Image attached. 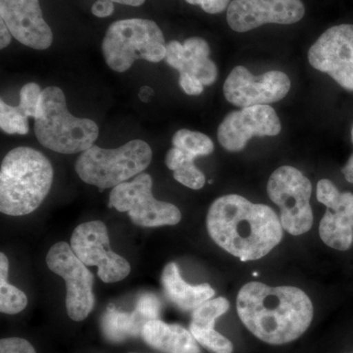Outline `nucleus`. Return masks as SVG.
<instances>
[{
    "mask_svg": "<svg viewBox=\"0 0 353 353\" xmlns=\"http://www.w3.org/2000/svg\"><path fill=\"white\" fill-rule=\"evenodd\" d=\"M146 322L136 310L132 313L120 312L110 305L102 317L101 329L108 341L120 343L141 336Z\"/></svg>",
    "mask_w": 353,
    "mask_h": 353,
    "instance_id": "aec40b11",
    "label": "nucleus"
},
{
    "mask_svg": "<svg viewBox=\"0 0 353 353\" xmlns=\"http://www.w3.org/2000/svg\"><path fill=\"white\" fill-rule=\"evenodd\" d=\"M290 90V81L284 72L269 71L254 77L243 66L232 70L223 87L227 101L241 108L274 103L284 99Z\"/></svg>",
    "mask_w": 353,
    "mask_h": 353,
    "instance_id": "f8f14e48",
    "label": "nucleus"
},
{
    "mask_svg": "<svg viewBox=\"0 0 353 353\" xmlns=\"http://www.w3.org/2000/svg\"><path fill=\"white\" fill-rule=\"evenodd\" d=\"M352 143H353V128H352Z\"/></svg>",
    "mask_w": 353,
    "mask_h": 353,
    "instance_id": "e433bc0d",
    "label": "nucleus"
},
{
    "mask_svg": "<svg viewBox=\"0 0 353 353\" xmlns=\"http://www.w3.org/2000/svg\"><path fill=\"white\" fill-rule=\"evenodd\" d=\"M185 48L183 68L179 73H189L196 77L203 85H211L217 80V66L209 58L210 48L201 38H190L183 43Z\"/></svg>",
    "mask_w": 353,
    "mask_h": 353,
    "instance_id": "6ab92c4d",
    "label": "nucleus"
},
{
    "mask_svg": "<svg viewBox=\"0 0 353 353\" xmlns=\"http://www.w3.org/2000/svg\"><path fill=\"white\" fill-rule=\"evenodd\" d=\"M230 303L225 297L209 299L192 311L190 331H215L218 318L229 310Z\"/></svg>",
    "mask_w": 353,
    "mask_h": 353,
    "instance_id": "5701e85b",
    "label": "nucleus"
},
{
    "mask_svg": "<svg viewBox=\"0 0 353 353\" xmlns=\"http://www.w3.org/2000/svg\"><path fill=\"white\" fill-rule=\"evenodd\" d=\"M188 3L192 4V6H201L202 0H185Z\"/></svg>",
    "mask_w": 353,
    "mask_h": 353,
    "instance_id": "c9c22d12",
    "label": "nucleus"
},
{
    "mask_svg": "<svg viewBox=\"0 0 353 353\" xmlns=\"http://www.w3.org/2000/svg\"><path fill=\"white\" fill-rule=\"evenodd\" d=\"M267 192L281 209V223L285 231L294 236L307 233L313 225L310 181L294 167L282 166L272 174Z\"/></svg>",
    "mask_w": 353,
    "mask_h": 353,
    "instance_id": "6e6552de",
    "label": "nucleus"
},
{
    "mask_svg": "<svg viewBox=\"0 0 353 353\" xmlns=\"http://www.w3.org/2000/svg\"><path fill=\"white\" fill-rule=\"evenodd\" d=\"M0 17L24 46L44 50L52 44V31L43 19L39 0H0Z\"/></svg>",
    "mask_w": 353,
    "mask_h": 353,
    "instance_id": "2eb2a0df",
    "label": "nucleus"
},
{
    "mask_svg": "<svg viewBox=\"0 0 353 353\" xmlns=\"http://www.w3.org/2000/svg\"><path fill=\"white\" fill-rule=\"evenodd\" d=\"M179 83H180L183 92L189 95L201 94L204 90L203 83L199 79L189 73H185V72L180 73Z\"/></svg>",
    "mask_w": 353,
    "mask_h": 353,
    "instance_id": "c756f323",
    "label": "nucleus"
},
{
    "mask_svg": "<svg viewBox=\"0 0 353 353\" xmlns=\"http://www.w3.org/2000/svg\"><path fill=\"white\" fill-rule=\"evenodd\" d=\"M174 148H179L190 157H208L214 152V143L206 134L183 129L176 132L172 139Z\"/></svg>",
    "mask_w": 353,
    "mask_h": 353,
    "instance_id": "b1692460",
    "label": "nucleus"
},
{
    "mask_svg": "<svg viewBox=\"0 0 353 353\" xmlns=\"http://www.w3.org/2000/svg\"><path fill=\"white\" fill-rule=\"evenodd\" d=\"M152 176L141 173L132 182L113 188L108 208L127 212L137 226L157 228L173 226L182 219L180 209L169 202L157 201L152 194Z\"/></svg>",
    "mask_w": 353,
    "mask_h": 353,
    "instance_id": "0eeeda50",
    "label": "nucleus"
},
{
    "mask_svg": "<svg viewBox=\"0 0 353 353\" xmlns=\"http://www.w3.org/2000/svg\"><path fill=\"white\" fill-rule=\"evenodd\" d=\"M114 11H115V6L111 0H97L92 6V13L95 17H109L112 15Z\"/></svg>",
    "mask_w": 353,
    "mask_h": 353,
    "instance_id": "7c9ffc66",
    "label": "nucleus"
},
{
    "mask_svg": "<svg viewBox=\"0 0 353 353\" xmlns=\"http://www.w3.org/2000/svg\"><path fill=\"white\" fill-rule=\"evenodd\" d=\"M152 160L150 145L143 139H132L118 148L92 145L77 159L75 169L83 183L105 190L143 173Z\"/></svg>",
    "mask_w": 353,
    "mask_h": 353,
    "instance_id": "39448f33",
    "label": "nucleus"
},
{
    "mask_svg": "<svg viewBox=\"0 0 353 353\" xmlns=\"http://www.w3.org/2000/svg\"><path fill=\"white\" fill-rule=\"evenodd\" d=\"M194 158L179 148H172L167 152L166 165L174 171L176 182L192 190H201L205 185V176L194 165Z\"/></svg>",
    "mask_w": 353,
    "mask_h": 353,
    "instance_id": "412c9836",
    "label": "nucleus"
},
{
    "mask_svg": "<svg viewBox=\"0 0 353 353\" xmlns=\"http://www.w3.org/2000/svg\"><path fill=\"white\" fill-rule=\"evenodd\" d=\"M324 205L327 211L320 222V238L330 248L345 252L353 243V194L339 192Z\"/></svg>",
    "mask_w": 353,
    "mask_h": 353,
    "instance_id": "dca6fc26",
    "label": "nucleus"
},
{
    "mask_svg": "<svg viewBox=\"0 0 353 353\" xmlns=\"http://www.w3.org/2000/svg\"><path fill=\"white\" fill-rule=\"evenodd\" d=\"M230 0H202L201 7L209 14L223 12L229 6Z\"/></svg>",
    "mask_w": 353,
    "mask_h": 353,
    "instance_id": "2f4dec72",
    "label": "nucleus"
},
{
    "mask_svg": "<svg viewBox=\"0 0 353 353\" xmlns=\"http://www.w3.org/2000/svg\"><path fill=\"white\" fill-rule=\"evenodd\" d=\"M281 130L280 119L271 106L255 105L228 114L218 128V141L228 152H238L253 137L277 136Z\"/></svg>",
    "mask_w": 353,
    "mask_h": 353,
    "instance_id": "4468645a",
    "label": "nucleus"
},
{
    "mask_svg": "<svg viewBox=\"0 0 353 353\" xmlns=\"http://www.w3.org/2000/svg\"><path fill=\"white\" fill-rule=\"evenodd\" d=\"M12 37L10 30L8 29L4 21L0 20V48L1 50L10 44Z\"/></svg>",
    "mask_w": 353,
    "mask_h": 353,
    "instance_id": "473e14b6",
    "label": "nucleus"
},
{
    "mask_svg": "<svg viewBox=\"0 0 353 353\" xmlns=\"http://www.w3.org/2000/svg\"><path fill=\"white\" fill-rule=\"evenodd\" d=\"M34 132L44 148L62 154H75L94 145L99 128L92 120L72 115L63 90L51 85L41 92Z\"/></svg>",
    "mask_w": 353,
    "mask_h": 353,
    "instance_id": "20e7f679",
    "label": "nucleus"
},
{
    "mask_svg": "<svg viewBox=\"0 0 353 353\" xmlns=\"http://www.w3.org/2000/svg\"><path fill=\"white\" fill-rule=\"evenodd\" d=\"M304 14L301 0H233L227 21L233 31L245 32L265 24H294Z\"/></svg>",
    "mask_w": 353,
    "mask_h": 353,
    "instance_id": "ddd939ff",
    "label": "nucleus"
},
{
    "mask_svg": "<svg viewBox=\"0 0 353 353\" xmlns=\"http://www.w3.org/2000/svg\"><path fill=\"white\" fill-rule=\"evenodd\" d=\"M160 309H161V304L159 299L153 294H146L139 297L136 311L146 321H150V320L158 319Z\"/></svg>",
    "mask_w": 353,
    "mask_h": 353,
    "instance_id": "bb28decb",
    "label": "nucleus"
},
{
    "mask_svg": "<svg viewBox=\"0 0 353 353\" xmlns=\"http://www.w3.org/2000/svg\"><path fill=\"white\" fill-rule=\"evenodd\" d=\"M52 164L34 148L20 146L10 150L0 168V211L9 216L31 214L50 194Z\"/></svg>",
    "mask_w": 353,
    "mask_h": 353,
    "instance_id": "7ed1b4c3",
    "label": "nucleus"
},
{
    "mask_svg": "<svg viewBox=\"0 0 353 353\" xmlns=\"http://www.w3.org/2000/svg\"><path fill=\"white\" fill-rule=\"evenodd\" d=\"M308 60L313 68L353 92V25L334 26L323 32L309 48Z\"/></svg>",
    "mask_w": 353,
    "mask_h": 353,
    "instance_id": "9b49d317",
    "label": "nucleus"
},
{
    "mask_svg": "<svg viewBox=\"0 0 353 353\" xmlns=\"http://www.w3.org/2000/svg\"><path fill=\"white\" fill-rule=\"evenodd\" d=\"M41 87L36 83H26L21 88L19 108L28 117L36 119L38 117L39 103H41Z\"/></svg>",
    "mask_w": 353,
    "mask_h": 353,
    "instance_id": "a878e982",
    "label": "nucleus"
},
{
    "mask_svg": "<svg viewBox=\"0 0 353 353\" xmlns=\"http://www.w3.org/2000/svg\"><path fill=\"white\" fill-rule=\"evenodd\" d=\"M28 116L18 106L0 101V128L8 134H27L29 132Z\"/></svg>",
    "mask_w": 353,
    "mask_h": 353,
    "instance_id": "393cba45",
    "label": "nucleus"
},
{
    "mask_svg": "<svg viewBox=\"0 0 353 353\" xmlns=\"http://www.w3.org/2000/svg\"><path fill=\"white\" fill-rule=\"evenodd\" d=\"M343 174L347 182L353 183V154L343 168Z\"/></svg>",
    "mask_w": 353,
    "mask_h": 353,
    "instance_id": "72a5a7b5",
    "label": "nucleus"
},
{
    "mask_svg": "<svg viewBox=\"0 0 353 353\" xmlns=\"http://www.w3.org/2000/svg\"><path fill=\"white\" fill-rule=\"evenodd\" d=\"M102 52L106 64L113 71L124 73L136 60L158 63L165 59L166 43L163 32L154 21L139 18L119 20L109 26Z\"/></svg>",
    "mask_w": 353,
    "mask_h": 353,
    "instance_id": "423d86ee",
    "label": "nucleus"
},
{
    "mask_svg": "<svg viewBox=\"0 0 353 353\" xmlns=\"http://www.w3.org/2000/svg\"><path fill=\"white\" fill-rule=\"evenodd\" d=\"M0 353H37L32 343L22 338H6L0 341Z\"/></svg>",
    "mask_w": 353,
    "mask_h": 353,
    "instance_id": "cd10ccee",
    "label": "nucleus"
},
{
    "mask_svg": "<svg viewBox=\"0 0 353 353\" xmlns=\"http://www.w3.org/2000/svg\"><path fill=\"white\" fill-rule=\"evenodd\" d=\"M141 336L150 347L164 353H201L190 331L180 325L150 320L143 326Z\"/></svg>",
    "mask_w": 353,
    "mask_h": 353,
    "instance_id": "a211bd4d",
    "label": "nucleus"
},
{
    "mask_svg": "<svg viewBox=\"0 0 353 353\" xmlns=\"http://www.w3.org/2000/svg\"><path fill=\"white\" fill-rule=\"evenodd\" d=\"M161 284L167 299L183 311H194L215 294L210 285L188 284L181 276L180 269L175 262H170L164 267Z\"/></svg>",
    "mask_w": 353,
    "mask_h": 353,
    "instance_id": "f3484780",
    "label": "nucleus"
},
{
    "mask_svg": "<svg viewBox=\"0 0 353 353\" xmlns=\"http://www.w3.org/2000/svg\"><path fill=\"white\" fill-rule=\"evenodd\" d=\"M9 261L4 252L0 253V311L15 315L28 305V297L15 285L8 284Z\"/></svg>",
    "mask_w": 353,
    "mask_h": 353,
    "instance_id": "4be33fe9",
    "label": "nucleus"
},
{
    "mask_svg": "<svg viewBox=\"0 0 353 353\" xmlns=\"http://www.w3.org/2000/svg\"><path fill=\"white\" fill-rule=\"evenodd\" d=\"M72 250L87 266L97 267V275L106 284L124 280L131 265L110 248L108 227L99 220L79 225L70 241Z\"/></svg>",
    "mask_w": 353,
    "mask_h": 353,
    "instance_id": "9d476101",
    "label": "nucleus"
},
{
    "mask_svg": "<svg viewBox=\"0 0 353 353\" xmlns=\"http://www.w3.org/2000/svg\"><path fill=\"white\" fill-rule=\"evenodd\" d=\"M114 3L124 4V6H141L145 3V0H111Z\"/></svg>",
    "mask_w": 353,
    "mask_h": 353,
    "instance_id": "f704fd0d",
    "label": "nucleus"
},
{
    "mask_svg": "<svg viewBox=\"0 0 353 353\" xmlns=\"http://www.w3.org/2000/svg\"><path fill=\"white\" fill-rule=\"evenodd\" d=\"M206 227L216 245L241 261L262 259L283 239V226L273 209L238 194L216 199Z\"/></svg>",
    "mask_w": 353,
    "mask_h": 353,
    "instance_id": "f257e3e1",
    "label": "nucleus"
},
{
    "mask_svg": "<svg viewBox=\"0 0 353 353\" xmlns=\"http://www.w3.org/2000/svg\"><path fill=\"white\" fill-rule=\"evenodd\" d=\"M129 353H137V352H129Z\"/></svg>",
    "mask_w": 353,
    "mask_h": 353,
    "instance_id": "4c0bfd02",
    "label": "nucleus"
},
{
    "mask_svg": "<svg viewBox=\"0 0 353 353\" xmlns=\"http://www.w3.org/2000/svg\"><path fill=\"white\" fill-rule=\"evenodd\" d=\"M236 310L250 333L274 345L301 338L313 319V304L303 290L272 288L259 282L241 288Z\"/></svg>",
    "mask_w": 353,
    "mask_h": 353,
    "instance_id": "f03ea898",
    "label": "nucleus"
},
{
    "mask_svg": "<svg viewBox=\"0 0 353 353\" xmlns=\"http://www.w3.org/2000/svg\"><path fill=\"white\" fill-rule=\"evenodd\" d=\"M183 57H185V48L183 43L176 41H171L166 44V63L169 66L180 72L183 68Z\"/></svg>",
    "mask_w": 353,
    "mask_h": 353,
    "instance_id": "c85d7f7f",
    "label": "nucleus"
},
{
    "mask_svg": "<svg viewBox=\"0 0 353 353\" xmlns=\"http://www.w3.org/2000/svg\"><path fill=\"white\" fill-rule=\"evenodd\" d=\"M46 261L48 269L65 281L67 314L73 321H83L94 307V277L92 272L65 241L51 246Z\"/></svg>",
    "mask_w": 353,
    "mask_h": 353,
    "instance_id": "1a4fd4ad",
    "label": "nucleus"
}]
</instances>
